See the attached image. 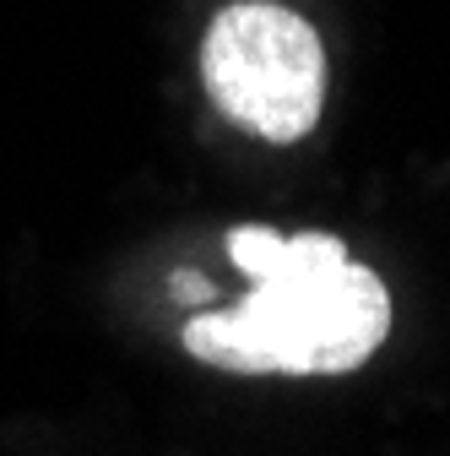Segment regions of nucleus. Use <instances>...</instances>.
Masks as SVG:
<instances>
[{
  "label": "nucleus",
  "instance_id": "f257e3e1",
  "mask_svg": "<svg viewBox=\"0 0 450 456\" xmlns=\"http://www.w3.org/2000/svg\"><path fill=\"white\" fill-rule=\"evenodd\" d=\"M234 266L255 289L217 315L185 326V348L201 364L234 375H336L358 370L390 331L385 282L348 261L331 234H271V228H234Z\"/></svg>",
  "mask_w": 450,
  "mask_h": 456
},
{
  "label": "nucleus",
  "instance_id": "f03ea898",
  "mask_svg": "<svg viewBox=\"0 0 450 456\" xmlns=\"http://www.w3.org/2000/svg\"><path fill=\"white\" fill-rule=\"evenodd\" d=\"M201 82L212 103L261 142H304L325 98L320 33L271 0H239L217 12L201 44Z\"/></svg>",
  "mask_w": 450,
  "mask_h": 456
},
{
  "label": "nucleus",
  "instance_id": "7ed1b4c3",
  "mask_svg": "<svg viewBox=\"0 0 450 456\" xmlns=\"http://www.w3.org/2000/svg\"><path fill=\"white\" fill-rule=\"evenodd\" d=\"M174 294H185V299H201V294H206V282H201V277H180V282H174Z\"/></svg>",
  "mask_w": 450,
  "mask_h": 456
}]
</instances>
